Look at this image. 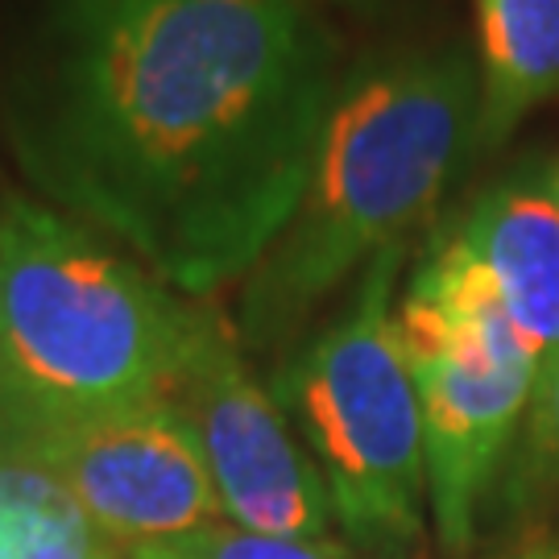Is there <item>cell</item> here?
Returning a JSON list of instances; mask_svg holds the SVG:
<instances>
[{"label":"cell","instance_id":"obj_1","mask_svg":"<svg viewBox=\"0 0 559 559\" xmlns=\"http://www.w3.org/2000/svg\"><path fill=\"white\" fill-rule=\"evenodd\" d=\"M340 75L311 0H41L0 145L34 200L212 299L295 216Z\"/></svg>","mask_w":559,"mask_h":559},{"label":"cell","instance_id":"obj_2","mask_svg":"<svg viewBox=\"0 0 559 559\" xmlns=\"http://www.w3.org/2000/svg\"><path fill=\"white\" fill-rule=\"evenodd\" d=\"M477 59L460 41L390 46L344 67L299 207L240 282L245 353H286L344 282L431 221L477 154Z\"/></svg>","mask_w":559,"mask_h":559},{"label":"cell","instance_id":"obj_3","mask_svg":"<svg viewBox=\"0 0 559 559\" xmlns=\"http://www.w3.org/2000/svg\"><path fill=\"white\" fill-rule=\"evenodd\" d=\"M203 302L50 203L0 195V464L170 399Z\"/></svg>","mask_w":559,"mask_h":559},{"label":"cell","instance_id":"obj_4","mask_svg":"<svg viewBox=\"0 0 559 559\" xmlns=\"http://www.w3.org/2000/svg\"><path fill=\"white\" fill-rule=\"evenodd\" d=\"M399 249L360 270L336 320L278 365L274 399L320 464L344 535L394 556L427 526V448L411 365L402 353L394 290Z\"/></svg>","mask_w":559,"mask_h":559},{"label":"cell","instance_id":"obj_5","mask_svg":"<svg viewBox=\"0 0 559 559\" xmlns=\"http://www.w3.org/2000/svg\"><path fill=\"white\" fill-rule=\"evenodd\" d=\"M394 320L419 390L427 514L443 551L464 556L514 448L539 357L443 228L415 265Z\"/></svg>","mask_w":559,"mask_h":559},{"label":"cell","instance_id":"obj_6","mask_svg":"<svg viewBox=\"0 0 559 559\" xmlns=\"http://www.w3.org/2000/svg\"><path fill=\"white\" fill-rule=\"evenodd\" d=\"M170 402L200 443L224 522L278 539H332L336 510L320 464L212 302H203Z\"/></svg>","mask_w":559,"mask_h":559},{"label":"cell","instance_id":"obj_7","mask_svg":"<svg viewBox=\"0 0 559 559\" xmlns=\"http://www.w3.org/2000/svg\"><path fill=\"white\" fill-rule=\"evenodd\" d=\"M17 468L46 480L120 551L166 547L224 522L200 443L170 399L62 431Z\"/></svg>","mask_w":559,"mask_h":559},{"label":"cell","instance_id":"obj_8","mask_svg":"<svg viewBox=\"0 0 559 559\" xmlns=\"http://www.w3.org/2000/svg\"><path fill=\"white\" fill-rule=\"evenodd\" d=\"M493 286L526 348H559V200L551 158H526L493 179L443 228Z\"/></svg>","mask_w":559,"mask_h":559},{"label":"cell","instance_id":"obj_9","mask_svg":"<svg viewBox=\"0 0 559 559\" xmlns=\"http://www.w3.org/2000/svg\"><path fill=\"white\" fill-rule=\"evenodd\" d=\"M480 120L477 150H498L559 96V0H473Z\"/></svg>","mask_w":559,"mask_h":559},{"label":"cell","instance_id":"obj_10","mask_svg":"<svg viewBox=\"0 0 559 559\" xmlns=\"http://www.w3.org/2000/svg\"><path fill=\"white\" fill-rule=\"evenodd\" d=\"M489 501L510 519L539 514L559 501V348L539 360L526 415Z\"/></svg>","mask_w":559,"mask_h":559},{"label":"cell","instance_id":"obj_11","mask_svg":"<svg viewBox=\"0 0 559 559\" xmlns=\"http://www.w3.org/2000/svg\"><path fill=\"white\" fill-rule=\"evenodd\" d=\"M175 559H353L348 547L332 539H278V535H253L233 522H216L200 535L166 543Z\"/></svg>","mask_w":559,"mask_h":559},{"label":"cell","instance_id":"obj_12","mask_svg":"<svg viewBox=\"0 0 559 559\" xmlns=\"http://www.w3.org/2000/svg\"><path fill=\"white\" fill-rule=\"evenodd\" d=\"M124 556L129 551L104 543L67 501H59L13 559H124Z\"/></svg>","mask_w":559,"mask_h":559},{"label":"cell","instance_id":"obj_13","mask_svg":"<svg viewBox=\"0 0 559 559\" xmlns=\"http://www.w3.org/2000/svg\"><path fill=\"white\" fill-rule=\"evenodd\" d=\"M514 559H559V531L556 535H543V539L526 543Z\"/></svg>","mask_w":559,"mask_h":559},{"label":"cell","instance_id":"obj_14","mask_svg":"<svg viewBox=\"0 0 559 559\" xmlns=\"http://www.w3.org/2000/svg\"><path fill=\"white\" fill-rule=\"evenodd\" d=\"M328 4L348 9V13H369V9H378V4H385V0H328Z\"/></svg>","mask_w":559,"mask_h":559},{"label":"cell","instance_id":"obj_15","mask_svg":"<svg viewBox=\"0 0 559 559\" xmlns=\"http://www.w3.org/2000/svg\"><path fill=\"white\" fill-rule=\"evenodd\" d=\"M124 559H175L166 547H141V551H129Z\"/></svg>","mask_w":559,"mask_h":559},{"label":"cell","instance_id":"obj_16","mask_svg":"<svg viewBox=\"0 0 559 559\" xmlns=\"http://www.w3.org/2000/svg\"><path fill=\"white\" fill-rule=\"evenodd\" d=\"M551 187H556V200H559V162H551Z\"/></svg>","mask_w":559,"mask_h":559},{"label":"cell","instance_id":"obj_17","mask_svg":"<svg viewBox=\"0 0 559 559\" xmlns=\"http://www.w3.org/2000/svg\"><path fill=\"white\" fill-rule=\"evenodd\" d=\"M4 477H9V468H4V464H0V485H4Z\"/></svg>","mask_w":559,"mask_h":559}]
</instances>
